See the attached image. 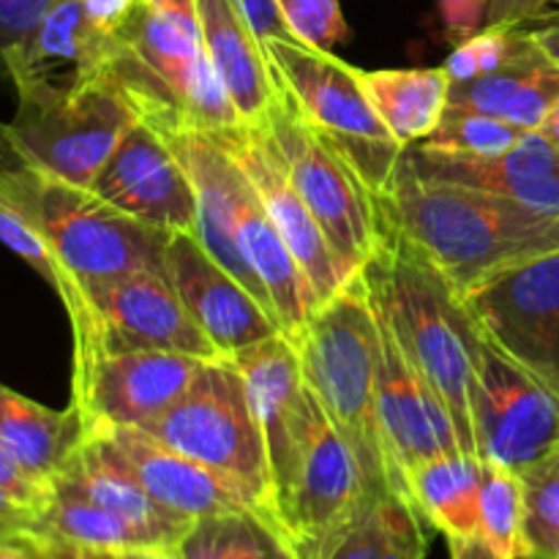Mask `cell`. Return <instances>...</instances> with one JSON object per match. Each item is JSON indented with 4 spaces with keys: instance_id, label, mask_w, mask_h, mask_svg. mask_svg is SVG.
I'll use <instances>...</instances> for the list:
<instances>
[{
    "instance_id": "obj_8",
    "label": "cell",
    "mask_w": 559,
    "mask_h": 559,
    "mask_svg": "<svg viewBox=\"0 0 559 559\" xmlns=\"http://www.w3.org/2000/svg\"><path fill=\"white\" fill-rule=\"evenodd\" d=\"M38 216L60 267L58 298L66 314L82 306V295L102 284L142 271L167 273V233L118 211L93 189L66 183L36 167Z\"/></svg>"
},
{
    "instance_id": "obj_35",
    "label": "cell",
    "mask_w": 559,
    "mask_h": 559,
    "mask_svg": "<svg viewBox=\"0 0 559 559\" xmlns=\"http://www.w3.org/2000/svg\"><path fill=\"white\" fill-rule=\"evenodd\" d=\"M380 522V559H426L424 519L402 495H382L374 502Z\"/></svg>"
},
{
    "instance_id": "obj_24",
    "label": "cell",
    "mask_w": 559,
    "mask_h": 559,
    "mask_svg": "<svg viewBox=\"0 0 559 559\" xmlns=\"http://www.w3.org/2000/svg\"><path fill=\"white\" fill-rule=\"evenodd\" d=\"M559 102V66L551 63L538 44L495 74L451 85L448 107L491 115L524 131H538Z\"/></svg>"
},
{
    "instance_id": "obj_16",
    "label": "cell",
    "mask_w": 559,
    "mask_h": 559,
    "mask_svg": "<svg viewBox=\"0 0 559 559\" xmlns=\"http://www.w3.org/2000/svg\"><path fill=\"white\" fill-rule=\"evenodd\" d=\"M374 309L380 317L382 338L380 374H377V420H380L393 491L409 500L407 475L429 459L462 451V445H459V437L442 402L431 393L424 377L413 369V364L404 358L380 306L374 304Z\"/></svg>"
},
{
    "instance_id": "obj_44",
    "label": "cell",
    "mask_w": 559,
    "mask_h": 559,
    "mask_svg": "<svg viewBox=\"0 0 559 559\" xmlns=\"http://www.w3.org/2000/svg\"><path fill=\"white\" fill-rule=\"evenodd\" d=\"M31 544L36 559H112V555H104V551H87L76 549V546L60 544V540L49 538H25Z\"/></svg>"
},
{
    "instance_id": "obj_14",
    "label": "cell",
    "mask_w": 559,
    "mask_h": 559,
    "mask_svg": "<svg viewBox=\"0 0 559 559\" xmlns=\"http://www.w3.org/2000/svg\"><path fill=\"white\" fill-rule=\"evenodd\" d=\"M459 300L486 342L538 374L559 342V251L519 262Z\"/></svg>"
},
{
    "instance_id": "obj_31",
    "label": "cell",
    "mask_w": 559,
    "mask_h": 559,
    "mask_svg": "<svg viewBox=\"0 0 559 559\" xmlns=\"http://www.w3.org/2000/svg\"><path fill=\"white\" fill-rule=\"evenodd\" d=\"M478 533L508 559H522L524 480L513 469L484 462Z\"/></svg>"
},
{
    "instance_id": "obj_38",
    "label": "cell",
    "mask_w": 559,
    "mask_h": 559,
    "mask_svg": "<svg viewBox=\"0 0 559 559\" xmlns=\"http://www.w3.org/2000/svg\"><path fill=\"white\" fill-rule=\"evenodd\" d=\"M491 0H440V16L445 36L453 44H462L484 31Z\"/></svg>"
},
{
    "instance_id": "obj_50",
    "label": "cell",
    "mask_w": 559,
    "mask_h": 559,
    "mask_svg": "<svg viewBox=\"0 0 559 559\" xmlns=\"http://www.w3.org/2000/svg\"><path fill=\"white\" fill-rule=\"evenodd\" d=\"M538 131L544 136H549V140L559 147V102L555 104V107H551V112L546 115V120H544V123H540Z\"/></svg>"
},
{
    "instance_id": "obj_48",
    "label": "cell",
    "mask_w": 559,
    "mask_h": 559,
    "mask_svg": "<svg viewBox=\"0 0 559 559\" xmlns=\"http://www.w3.org/2000/svg\"><path fill=\"white\" fill-rule=\"evenodd\" d=\"M0 559H36L27 540H0Z\"/></svg>"
},
{
    "instance_id": "obj_47",
    "label": "cell",
    "mask_w": 559,
    "mask_h": 559,
    "mask_svg": "<svg viewBox=\"0 0 559 559\" xmlns=\"http://www.w3.org/2000/svg\"><path fill=\"white\" fill-rule=\"evenodd\" d=\"M538 377L559 396V342H557V347L551 349V355H549V360L544 364V369L538 371Z\"/></svg>"
},
{
    "instance_id": "obj_23",
    "label": "cell",
    "mask_w": 559,
    "mask_h": 559,
    "mask_svg": "<svg viewBox=\"0 0 559 559\" xmlns=\"http://www.w3.org/2000/svg\"><path fill=\"white\" fill-rule=\"evenodd\" d=\"M197 11L207 60L240 126H265L278 98L265 47L233 0H197Z\"/></svg>"
},
{
    "instance_id": "obj_9",
    "label": "cell",
    "mask_w": 559,
    "mask_h": 559,
    "mask_svg": "<svg viewBox=\"0 0 559 559\" xmlns=\"http://www.w3.org/2000/svg\"><path fill=\"white\" fill-rule=\"evenodd\" d=\"M16 112L9 134L16 153L33 167L93 189L136 115L109 76L63 91L33 76H11Z\"/></svg>"
},
{
    "instance_id": "obj_33",
    "label": "cell",
    "mask_w": 559,
    "mask_h": 559,
    "mask_svg": "<svg viewBox=\"0 0 559 559\" xmlns=\"http://www.w3.org/2000/svg\"><path fill=\"white\" fill-rule=\"evenodd\" d=\"M524 136H527V131L500 118L448 107L435 134L418 142V147L451 153V156H500V153L519 145Z\"/></svg>"
},
{
    "instance_id": "obj_3",
    "label": "cell",
    "mask_w": 559,
    "mask_h": 559,
    "mask_svg": "<svg viewBox=\"0 0 559 559\" xmlns=\"http://www.w3.org/2000/svg\"><path fill=\"white\" fill-rule=\"evenodd\" d=\"M360 273L404 358L445 407L462 451L478 456L473 385L480 333L459 295L407 243L385 229H380V246Z\"/></svg>"
},
{
    "instance_id": "obj_36",
    "label": "cell",
    "mask_w": 559,
    "mask_h": 559,
    "mask_svg": "<svg viewBox=\"0 0 559 559\" xmlns=\"http://www.w3.org/2000/svg\"><path fill=\"white\" fill-rule=\"evenodd\" d=\"M276 5L293 36L311 47L331 52L336 44L349 38V25L338 0H276Z\"/></svg>"
},
{
    "instance_id": "obj_46",
    "label": "cell",
    "mask_w": 559,
    "mask_h": 559,
    "mask_svg": "<svg viewBox=\"0 0 559 559\" xmlns=\"http://www.w3.org/2000/svg\"><path fill=\"white\" fill-rule=\"evenodd\" d=\"M530 36L538 44L540 52H544L551 63L559 66V20L549 22V25L544 27H535V31H530Z\"/></svg>"
},
{
    "instance_id": "obj_1",
    "label": "cell",
    "mask_w": 559,
    "mask_h": 559,
    "mask_svg": "<svg viewBox=\"0 0 559 559\" xmlns=\"http://www.w3.org/2000/svg\"><path fill=\"white\" fill-rule=\"evenodd\" d=\"M380 229L407 243L462 298L486 278L559 251V216L467 186L418 178L399 164L374 194Z\"/></svg>"
},
{
    "instance_id": "obj_4",
    "label": "cell",
    "mask_w": 559,
    "mask_h": 559,
    "mask_svg": "<svg viewBox=\"0 0 559 559\" xmlns=\"http://www.w3.org/2000/svg\"><path fill=\"white\" fill-rule=\"evenodd\" d=\"M295 349L311 396L355 453L371 491L377 497L396 495L377 420L380 317L364 273L317 306Z\"/></svg>"
},
{
    "instance_id": "obj_7",
    "label": "cell",
    "mask_w": 559,
    "mask_h": 559,
    "mask_svg": "<svg viewBox=\"0 0 559 559\" xmlns=\"http://www.w3.org/2000/svg\"><path fill=\"white\" fill-rule=\"evenodd\" d=\"M262 47L273 80L293 98L306 123L355 169L371 194H382L407 147L374 112L355 66L300 38H271Z\"/></svg>"
},
{
    "instance_id": "obj_13",
    "label": "cell",
    "mask_w": 559,
    "mask_h": 559,
    "mask_svg": "<svg viewBox=\"0 0 559 559\" xmlns=\"http://www.w3.org/2000/svg\"><path fill=\"white\" fill-rule=\"evenodd\" d=\"M71 338L91 336L118 349H162L218 360V349L202 333L167 273L142 271L102 284L82 295L69 314Z\"/></svg>"
},
{
    "instance_id": "obj_17",
    "label": "cell",
    "mask_w": 559,
    "mask_h": 559,
    "mask_svg": "<svg viewBox=\"0 0 559 559\" xmlns=\"http://www.w3.org/2000/svg\"><path fill=\"white\" fill-rule=\"evenodd\" d=\"M102 200L158 233L197 229V194L178 153L151 126L136 120L93 183Z\"/></svg>"
},
{
    "instance_id": "obj_30",
    "label": "cell",
    "mask_w": 559,
    "mask_h": 559,
    "mask_svg": "<svg viewBox=\"0 0 559 559\" xmlns=\"http://www.w3.org/2000/svg\"><path fill=\"white\" fill-rule=\"evenodd\" d=\"M278 530L260 513L202 519L178 546L180 559H271Z\"/></svg>"
},
{
    "instance_id": "obj_10",
    "label": "cell",
    "mask_w": 559,
    "mask_h": 559,
    "mask_svg": "<svg viewBox=\"0 0 559 559\" xmlns=\"http://www.w3.org/2000/svg\"><path fill=\"white\" fill-rule=\"evenodd\" d=\"M276 87V107L267 115L265 129L276 142L295 191L317 218L328 243L358 276L380 246L374 194L366 189L355 169L306 123L278 82Z\"/></svg>"
},
{
    "instance_id": "obj_2",
    "label": "cell",
    "mask_w": 559,
    "mask_h": 559,
    "mask_svg": "<svg viewBox=\"0 0 559 559\" xmlns=\"http://www.w3.org/2000/svg\"><path fill=\"white\" fill-rule=\"evenodd\" d=\"M107 76L164 140L240 126L207 60L197 0H134L112 33Z\"/></svg>"
},
{
    "instance_id": "obj_52",
    "label": "cell",
    "mask_w": 559,
    "mask_h": 559,
    "mask_svg": "<svg viewBox=\"0 0 559 559\" xmlns=\"http://www.w3.org/2000/svg\"><path fill=\"white\" fill-rule=\"evenodd\" d=\"M555 3H559V0H555Z\"/></svg>"
},
{
    "instance_id": "obj_28",
    "label": "cell",
    "mask_w": 559,
    "mask_h": 559,
    "mask_svg": "<svg viewBox=\"0 0 559 559\" xmlns=\"http://www.w3.org/2000/svg\"><path fill=\"white\" fill-rule=\"evenodd\" d=\"M484 462L473 453L453 451L429 459L407 475V495L420 519L445 538L478 533Z\"/></svg>"
},
{
    "instance_id": "obj_39",
    "label": "cell",
    "mask_w": 559,
    "mask_h": 559,
    "mask_svg": "<svg viewBox=\"0 0 559 559\" xmlns=\"http://www.w3.org/2000/svg\"><path fill=\"white\" fill-rule=\"evenodd\" d=\"M233 3L262 44L271 41V38H295L284 22L282 11H278L276 0H233Z\"/></svg>"
},
{
    "instance_id": "obj_5",
    "label": "cell",
    "mask_w": 559,
    "mask_h": 559,
    "mask_svg": "<svg viewBox=\"0 0 559 559\" xmlns=\"http://www.w3.org/2000/svg\"><path fill=\"white\" fill-rule=\"evenodd\" d=\"M276 530L300 559H328L377 500L347 442L306 385L282 435L267 442Z\"/></svg>"
},
{
    "instance_id": "obj_19",
    "label": "cell",
    "mask_w": 559,
    "mask_h": 559,
    "mask_svg": "<svg viewBox=\"0 0 559 559\" xmlns=\"http://www.w3.org/2000/svg\"><path fill=\"white\" fill-rule=\"evenodd\" d=\"M404 164L418 178L467 186L559 216V147L540 131H527L500 156H451L413 145L404 151Z\"/></svg>"
},
{
    "instance_id": "obj_43",
    "label": "cell",
    "mask_w": 559,
    "mask_h": 559,
    "mask_svg": "<svg viewBox=\"0 0 559 559\" xmlns=\"http://www.w3.org/2000/svg\"><path fill=\"white\" fill-rule=\"evenodd\" d=\"M131 5H134V0H82L85 14L107 33H115V27L126 20Z\"/></svg>"
},
{
    "instance_id": "obj_27",
    "label": "cell",
    "mask_w": 559,
    "mask_h": 559,
    "mask_svg": "<svg viewBox=\"0 0 559 559\" xmlns=\"http://www.w3.org/2000/svg\"><path fill=\"white\" fill-rule=\"evenodd\" d=\"M31 538H49L104 555L120 551H164L162 544L136 524L126 522L118 513L96 506L71 486L52 480L49 495L36 516Z\"/></svg>"
},
{
    "instance_id": "obj_25",
    "label": "cell",
    "mask_w": 559,
    "mask_h": 559,
    "mask_svg": "<svg viewBox=\"0 0 559 559\" xmlns=\"http://www.w3.org/2000/svg\"><path fill=\"white\" fill-rule=\"evenodd\" d=\"M82 440L74 404L49 409L11 388L0 385V442L36 484H52Z\"/></svg>"
},
{
    "instance_id": "obj_37",
    "label": "cell",
    "mask_w": 559,
    "mask_h": 559,
    "mask_svg": "<svg viewBox=\"0 0 559 559\" xmlns=\"http://www.w3.org/2000/svg\"><path fill=\"white\" fill-rule=\"evenodd\" d=\"M60 0H0V85L9 82V58L11 49L25 44L38 27V22L58 5Z\"/></svg>"
},
{
    "instance_id": "obj_15",
    "label": "cell",
    "mask_w": 559,
    "mask_h": 559,
    "mask_svg": "<svg viewBox=\"0 0 559 559\" xmlns=\"http://www.w3.org/2000/svg\"><path fill=\"white\" fill-rule=\"evenodd\" d=\"M213 136L222 142L224 151L238 162L249 183L254 186L267 216L304 271L317 306L342 293L355 273L338 260L317 218L295 191L271 131L265 126H235V129L213 131Z\"/></svg>"
},
{
    "instance_id": "obj_21",
    "label": "cell",
    "mask_w": 559,
    "mask_h": 559,
    "mask_svg": "<svg viewBox=\"0 0 559 559\" xmlns=\"http://www.w3.org/2000/svg\"><path fill=\"white\" fill-rule=\"evenodd\" d=\"M112 33L102 31L82 9V0H60L36 31L16 49L5 66L11 76H33L63 91L87 85L107 76V58Z\"/></svg>"
},
{
    "instance_id": "obj_45",
    "label": "cell",
    "mask_w": 559,
    "mask_h": 559,
    "mask_svg": "<svg viewBox=\"0 0 559 559\" xmlns=\"http://www.w3.org/2000/svg\"><path fill=\"white\" fill-rule=\"evenodd\" d=\"M448 549H451V559H508L480 533L464 535V538H448Z\"/></svg>"
},
{
    "instance_id": "obj_12",
    "label": "cell",
    "mask_w": 559,
    "mask_h": 559,
    "mask_svg": "<svg viewBox=\"0 0 559 559\" xmlns=\"http://www.w3.org/2000/svg\"><path fill=\"white\" fill-rule=\"evenodd\" d=\"M480 462L522 475L559 448V396L535 371L480 336L473 385Z\"/></svg>"
},
{
    "instance_id": "obj_18",
    "label": "cell",
    "mask_w": 559,
    "mask_h": 559,
    "mask_svg": "<svg viewBox=\"0 0 559 559\" xmlns=\"http://www.w3.org/2000/svg\"><path fill=\"white\" fill-rule=\"evenodd\" d=\"M164 267L180 300L222 358L282 333L276 317L218 265L191 233L169 235Z\"/></svg>"
},
{
    "instance_id": "obj_51",
    "label": "cell",
    "mask_w": 559,
    "mask_h": 559,
    "mask_svg": "<svg viewBox=\"0 0 559 559\" xmlns=\"http://www.w3.org/2000/svg\"><path fill=\"white\" fill-rule=\"evenodd\" d=\"M271 559H300V557L295 555L293 546H289L287 540L282 538V533H278V540H276V546H273V557Z\"/></svg>"
},
{
    "instance_id": "obj_11",
    "label": "cell",
    "mask_w": 559,
    "mask_h": 559,
    "mask_svg": "<svg viewBox=\"0 0 559 559\" xmlns=\"http://www.w3.org/2000/svg\"><path fill=\"white\" fill-rule=\"evenodd\" d=\"M207 360L162 349H118L98 338H74L71 404L82 435L140 429L191 388Z\"/></svg>"
},
{
    "instance_id": "obj_20",
    "label": "cell",
    "mask_w": 559,
    "mask_h": 559,
    "mask_svg": "<svg viewBox=\"0 0 559 559\" xmlns=\"http://www.w3.org/2000/svg\"><path fill=\"white\" fill-rule=\"evenodd\" d=\"M96 435H107L120 459L129 464L134 478L145 486L147 495L164 511L175 513L186 522H202V519L246 511L257 513L254 502L240 486L218 475L216 469L173 451L147 431L115 429L96 431Z\"/></svg>"
},
{
    "instance_id": "obj_32",
    "label": "cell",
    "mask_w": 559,
    "mask_h": 559,
    "mask_svg": "<svg viewBox=\"0 0 559 559\" xmlns=\"http://www.w3.org/2000/svg\"><path fill=\"white\" fill-rule=\"evenodd\" d=\"M522 559H559V448L522 473Z\"/></svg>"
},
{
    "instance_id": "obj_22",
    "label": "cell",
    "mask_w": 559,
    "mask_h": 559,
    "mask_svg": "<svg viewBox=\"0 0 559 559\" xmlns=\"http://www.w3.org/2000/svg\"><path fill=\"white\" fill-rule=\"evenodd\" d=\"M52 480L71 486L96 506L118 513L126 522L136 524L162 544L164 551H178L180 540L189 535L197 522L164 511L134 478L129 464L120 459L107 435H82L80 445L69 456Z\"/></svg>"
},
{
    "instance_id": "obj_49",
    "label": "cell",
    "mask_w": 559,
    "mask_h": 559,
    "mask_svg": "<svg viewBox=\"0 0 559 559\" xmlns=\"http://www.w3.org/2000/svg\"><path fill=\"white\" fill-rule=\"evenodd\" d=\"M16 162H25V158L16 153L14 142H11L9 123H0V167H3V164H16Z\"/></svg>"
},
{
    "instance_id": "obj_29",
    "label": "cell",
    "mask_w": 559,
    "mask_h": 559,
    "mask_svg": "<svg viewBox=\"0 0 559 559\" xmlns=\"http://www.w3.org/2000/svg\"><path fill=\"white\" fill-rule=\"evenodd\" d=\"M0 243L25 260L58 293L60 267L38 216V175L27 162L0 167Z\"/></svg>"
},
{
    "instance_id": "obj_34",
    "label": "cell",
    "mask_w": 559,
    "mask_h": 559,
    "mask_svg": "<svg viewBox=\"0 0 559 559\" xmlns=\"http://www.w3.org/2000/svg\"><path fill=\"white\" fill-rule=\"evenodd\" d=\"M530 44H533V36L524 27L486 25L473 38L456 44L442 69L451 76V85L478 80V76L495 74V71L506 69L508 63L522 58Z\"/></svg>"
},
{
    "instance_id": "obj_6",
    "label": "cell",
    "mask_w": 559,
    "mask_h": 559,
    "mask_svg": "<svg viewBox=\"0 0 559 559\" xmlns=\"http://www.w3.org/2000/svg\"><path fill=\"white\" fill-rule=\"evenodd\" d=\"M140 429L240 486L257 513L276 527L265 435L233 360H207L189 391Z\"/></svg>"
},
{
    "instance_id": "obj_40",
    "label": "cell",
    "mask_w": 559,
    "mask_h": 559,
    "mask_svg": "<svg viewBox=\"0 0 559 559\" xmlns=\"http://www.w3.org/2000/svg\"><path fill=\"white\" fill-rule=\"evenodd\" d=\"M0 484H3L5 489L16 497V500H22L25 506H31L33 511H41L44 500H47V495H49L47 486L36 484V480H33L31 475L20 467V462L11 456L9 448H5L3 442H0Z\"/></svg>"
},
{
    "instance_id": "obj_26",
    "label": "cell",
    "mask_w": 559,
    "mask_h": 559,
    "mask_svg": "<svg viewBox=\"0 0 559 559\" xmlns=\"http://www.w3.org/2000/svg\"><path fill=\"white\" fill-rule=\"evenodd\" d=\"M360 87L385 129L413 147L429 140L440 126L451 96V76L442 69H380L366 71L355 66Z\"/></svg>"
},
{
    "instance_id": "obj_41",
    "label": "cell",
    "mask_w": 559,
    "mask_h": 559,
    "mask_svg": "<svg viewBox=\"0 0 559 559\" xmlns=\"http://www.w3.org/2000/svg\"><path fill=\"white\" fill-rule=\"evenodd\" d=\"M38 511L16 500L3 484H0V540H25L36 530Z\"/></svg>"
},
{
    "instance_id": "obj_42",
    "label": "cell",
    "mask_w": 559,
    "mask_h": 559,
    "mask_svg": "<svg viewBox=\"0 0 559 559\" xmlns=\"http://www.w3.org/2000/svg\"><path fill=\"white\" fill-rule=\"evenodd\" d=\"M549 3H555V0H491L486 25L522 27L524 22H533L538 16H544Z\"/></svg>"
}]
</instances>
